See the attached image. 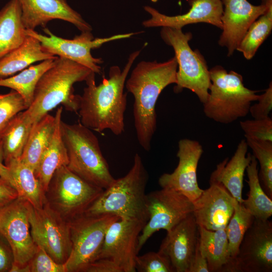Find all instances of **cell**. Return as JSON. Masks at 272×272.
<instances>
[{
	"label": "cell",
	"mask_w": 272,
	"mask_h": 272,
	"mask_svg": "<svg viewBox=\"0 0 272 272\" xmlns=\"http://www.w3.org/2000/svg\"><path fill=\"white\" fill-rule=\"evenodd\" d=\"M141 50L131 53L122 70L117 65L110 67L108 78L97 85L95 73L85 81L86 87L79 95L78 112L80 123L98 132L110 130L119 135L125 130L124 113L127 105L124 88L130 70Z\"/></svg>",
	"instance_id": "6da1fadb"
},
{
	"label": "cell",
	"mask_w": 272,
	"mask_h": 272,
	"mask_svg": "<svg viewBox=\"0 0 272 272\" xmlns=\"http://www.w3.org/2000/svg\"><path fill=\"white\" fill-rule=\"evenodd\" d=\"M178 69L174 56L166 61H142L132 70L125 87L134 97L133 115L138 141L149 151L157 129L156 105L162 91L176 84Z\"/></svg>",
	"instance_id": "7a4b0ae2"
},
{
	"label": "cell",
	"mask_w": 272,
	"mask_h": 272,
	"mask_svg": "<svg viewBox=\"0 0 272 272\" xmlns=\"http://www.w3.org/2000/svg\"><path fill=\"white\" fill-rule=\"evenodd\" d=\"M92 72L80 63L58 57L38 81L31 105L23 111L25 119L33 125L59 104L69 111L78 112L79 95L74 94L73 85L85 81Z\"/></svg>",
	"instance_id": "3957f363"
},
{
	"label": "cell",
	"mask_w": 272,
	"mask_h": 272,
	"mask_svg": "<svg viewBox=\"0 0 272 272\" xmlns=\"http://www.w3.org/2000/svg\"><path fill=\"white\" fill-rule=\"evenodd\" d=\"M148 173L141 156L136 153L133 165L124 176L115 179L85 212L88 215L110 214L120 218L147 222L146 187Z\"/></svg>",
	"instance_id": "277c9868"
},
{
	"label": "cell",
	"mask_w": 272,
	"mask_h": 272,
	"mask_svg": "<svg viewBox=\"0 0 272 272\" xmlns=\"http://www.w3.org/2000/svg\"><path fill=\"white\" fill-rule=\"evenodd\" d=\"M61 130L68 155L67 168L95 186L103 189L110 186L115 179L92 130L80 122L69 124L62 120Z\"/></svg>",
	"instance_id": "5b68a950"
},
{
	"label": "cell",
	"mask_w": 272,
	"mask_h": 272,
	"mask_svg": "<svg viewBox=\"0 0 272 272\" xmlns=\"http://www.w3.org/2000/svg\"><path fill=\"white\" fill-rule=\"evenodd\" d=\"M211 84L207 101L203 104L205 115L217 122L229 124L245 117L259 95L245 87L239 73L228 72L222 66L209 70Z\"/></svg>",
	"instance_id": "8992f818"
},
{
	"label": "cell",
	"mask_w": 272,
	"mask_h": 272,
	"mask_svg": "<svg viewBox=\"0 0 272 272\" xmlns=\"http://www.w3.org/2000/svg\"><path fill=\"white\" fill-rule=\"evenodd\" d=\"M160 36L166 44L173 48L177 60L174 92L179 93L183 89H188L204 104L208 100L211 84L210 72L203 56L198 49L192 50L189 45L192 34L183 33L182 28L164 27Z\"/></svg>",
	"instance_id": "52a82bcc"
},
{
	"label": "cell",
	"mask_w": 272,
	"mask_h": 272,
	"mask_svg": "<svg viewBox=\"0 0 272 272\" xmlns=\"http://www.w3.org/2000/svg\"><path fill=\"white\" fill-rule=\"evenodd\" d=\"M103 190L84 180L64 165L53 174L45 197L50 207L69 222L84 214Z\"/></svg>",
	"instance_id": "ba28073f"
},
{
	"label": "cell",
	"mask_w": 272,
	"mask_h": 272,
	"mask_svg": "<svg viewBox=\"0 0 272 272\" xmlns=\"http://www.w3.org/2000/svg\"><path fill=\"white\" fill-rule=\"evenodd\" d=\"M120 218L106 214H85L69 221L72 251L64 266L66 272H82L89 263L98 259L106 232Z\"/></svg>",
	"instance_id": "9c48e42d"
},
{
	"label": "cell",
	"mask_w": 272,
	"mask_h": 272,
	"mask_svg": "<svg viewBox=\"0 0 272 272\" xmlns=\"http://www.w3.org/2000/svg\"><path fill=\"white\" fill-rule=\"evenodd\" d=\"M43 31L46 35L27 29L25 33L39 40L44 51L76 62L99 74L101 73L100 64L103 63V60L101 58L93 57L92 49L99 48L107 42L128 38L135 34V33H129L95 38L91 31H86L68 39L55 35L46 27L43 28Z\"/></svg>",
	"instance_id": "30bf717a"
},
{
	"label": "cell",
	"mask_w": 272,
	"mask_h": 272,
	"mask_svg": "<svg viewBox=\"0 0 272 272\" xmlns=\"http://www.w3.org/2000/svg\"><path fill=\"white\" fill-rule=\"evenodd\" d=\"M30 232L35 244L57 263L64 264L72 247L69 222L49 205L40 208L28 202Z\"/></svg>",
	"instance_id": "8fae6325"
},
{
	"label": "cell",
	"mask_w": 272,
	"mask_h": 272,
	"mask_svg": "<svg viewBox=\"0 0 272 272\" xmlns=\"http://www.w3.org/2000/svg\"><path fill=\"white\" fill-rule=\"evenodd\" d=\"M145 203L148 219L138 238V253L154 233L161 229L169 231L193 210L187 197L166 188L146 194Z\"/></svg>",
	"instance_id": "7c38bea8"
},
{
	"label": "cell",
	"mask_w": 272,
	"mask_h": 272,
	"mask_svg": "<svg viewBox=\"0 0 272 272\" xmlns=\"http://www.w3.org/2000/svg\"><path fill=\"white\" fill-rule=\"evenodd\" d=\"M0 233L12 249L13 264L28 265L37 248L30 232L28 201L18 197L0 208Z\"/></svg>",
	"instance_id": "4fadbf2b"
},
{
	"label": "cell",
	"mask_w": 272,
	"mask_h": 272,
	"mask_svg": "<svg viewBox=\"0 0 272 272\" xmlns=\"http://www.w3.org/2000/svg\"><path fill=\"white\" fill-rule=\"evenodd\" d=\"M272 271V222L254 219L235 258L233 272Z\"/></svg>",
	"instance_id": "5bb4252c"
},
{
	"label": "cell",
	"mask_w": 272,
	"mask_h": 272,
	"mask_svg": "<svg viewBox=\"0 0 272 272\" xmlns=\"http://www.w3.org/2000/svg\"><path fill=\"white\" fill-rule=\"evenodd\" d=\"M146 221L119 218L109 227L97 259L114 262L122 272H135L138 238Z\"/></svg>",
	"instance_id": "9a60e30c"
},
{
	"label": "cell",
	"mask_w": 272,
	"mask_h": 272,
	"mask_svg": "<svg viewBox=\"0 0 272 272\" xmlns=\"http://www.w3.org/2000/svg\"><path fill=\"white\" fill-rule=\"evenodd\" d=\"M178 147L177 166L173 172L162 174L158 182L162 188L177 191L193 202L203 190L199 187L197 179V168L203 148L198 141L188 139L180 140Z\"/></svg>",
	"instance_id": "2e32d148"
},
{
	"label": "cell",
	"mask_w": 272,
	"mask_h": 272,
	"mask_svg": "<svg viewBox=\"0 0 272 272\" xmlns=\"http://www.w3.org/2000/svg\"><path fill=\"white\" fill-rule=\"evenodd\" d=\"M222 32L218 44L228 49L231 56L251 24L272 6L253 5L247 0H221Z\"/></svg>",
	"instance_id": "e0dca14e"
},
{
	"label": "cell",
	"mask_w": 272,
	"mask_h": 272,
	"mask_svg": "<svg viewBox=\"0 0 272 272\" xmlns=\"http://www.w3.org/2000/svg\"><path fill=\"white\" fill-rule=\"evenodd\" d=\"M234 200L222 184L210 183V187L192 202L198 226L212 231L225 229L234 212Z\"/></svg>",
	"instance_id": "ac0fdd59"
},
{
	"label": "cell",
	"mask_w": 272,
	"mask_h": 272,
	"mask_svg": "<svg viewBox=\"0 0 272 272\" xmlns=\"http://www.w3.org/2000/svg\"><path fill=\"white\" fill-rule=\"evenodd\" d=\"M21 9L23 24L27 30H34L39 26L45 27L52 20L69 22L81 32L92 31V26L66 0H18Z\"/></svg>",
	"instance_id": "d6986e66"
},
{
	"label": "cell",
	"mask_w": 272,
	"mask_h": 272,
	"mask_svg": "<svg viewBox=\"0 0 272 272\" xmlns=\"http://www.w3.org/2000/svg\"><path fill=\"white\" fill-rule=\"evenodd\" d=\"M198 238V226L192 213L167 232L158 251L168 257L175 272H188Z\"/></svg>",
	"instance_id": "ffe728a7"
},
{
	"label": "cell",
	"mask_w": 272,
	"mask_h": 272,
	"mask_svg": "<svg viewBox=\"0 0 272 272\" xmlns=\"http://www.w3.org/2000/svg\"><path fill=\"white\" fill-rule=\"evenodd\" d=\"M190 9L185 14L170 16L150 6L144 7L151 18L142 22L146 28L167 27L182 28L191 24L205 23L222 29L223 6L221 0H187Z\"/></svg>",
	"instance_id": "44dd1931"
},
{
	"label": "cell",
	"mask_w": 272,
	"mask_h": 272,
	"mask_svg": "<svg viewBox=\"0 0 272 272\" xmlns=\"http://www.w3.org/2000/svg\"><path fill=\"white\" fill-rule=\"evenodd\" d=\"M248 149L245 139L241 140L231 159L227 158L218 164L209 180V183L222 184L240 203L244 200L242 194L244 173L252 156L247 153Z\"/></svg>",
	"instance_id": "7402d4cb"
},
{
	"label": "cell",
	"mask_w": 272,
	"mask_h": 272,
	"mask_svg": "<svg viewBox=\"0 0 272 272\" xmlns=\"http://www.w3.org/2000/svg\"><path fill=\"white\" fill-rule=\"evenodd\" d=\"M0 176L8 181L17 191L18 197L33 207L41 208L46 201L45 191L36 177L34 170L20 159L2 166Z\"/></svg>",
	"instance_id": "603a6c76"
},
{
	"label": "cell",
	"mask_w": 272,
	"mask_h": 272,
	"mask_svg": "<svg viewBox=\"0 0 272 272\" xmlns=\"http://www.w3.org/2000/svg\"><path fill=\"white\" fill-rule=\"evenodd\" d=\"M62 110V107L57 109L54 115L55 125L51 138L34 171L45 192L56 170L62 166H67L69 163L67 150L61 130Z\"/></svg>",
	"instance_id": "cb8c5ba5"
},
{
	"label": "cell",
	"mask_w": 272,
	"mask_h": 272,
	"mask_svg": "<svg viewBox=\"0 0 272 272\" xmlns=\"http://www.w3.org/2000/svg\"><path fill=\"white\" fill-rule=\"evenodd\" d=\"M200 251L209 272H230L231 260L225 229L212 231L198 226Z\"/></svg>",
	"instance_id": "d4e9b609"
},
{
	"label": "cell",
	"mask_w": 272,
	"mask_h": 272,
	"mask_svg": "<svg viewBox=\"0 0 272 272\" xmlns=\"http://www.w3.org/2000/svg\"><path fill=\"white\" fill-rule=\"evenodd\" d=\"M58 56L44 51L39 40L27 35L23 43L0 60V79L6 78L21 72L36 62Z\"/></svg>",
	"instance_id": "484cf974"
},
{
	"label": "cell",
	"mask_w": 272,
	"mask_h": 272,
	"mask_svg": "<svg viewBox=\"0 0 272 272\" xmlns=\"http://www.w3.org/2000/svg\"><path fill=\"white\" fill-rule=\"evenodd\" d=\"M18 0H10L0 10V60L20 46L27 35Z\"/></svg>",
	"instance_id": "4316f807"
},
{
	"label": "cell",
	"mask_w": 272,
	"mask_h": 272,
	"mask_svg": "<svg viewBox=\"0 0 272 272\" xmlns=\"http://www.w3.org/2000/svg\"><path fill=\"white\" fill-rule=\"evenodd\" d=\"M55 117L48 113L32 126L20 160L34 171L51 138Z\"/></svg>",
	"instance_id": "83f0119b"
},
{
	"label": "cell",
	"mask_w": 272,
	"mask_h": 272,
	"mask_svg": "<svg viewBox=\"0 0 272 272\" xmlns=\"http://www.w3.org/2000/svg\"><path fill=\"white\" fill-rule=\"evenodd\" d=\"M32 125L25 119L22 111L13 116L0 132L5 165L21 158Z\"/></svg>",
	"instance_id": "f1b7e54d"
},
{
	"label": "cell",
	"mask_w": 272,
	"mask_h": 272,
	"mask_svg": "<svg viewBox=\"0 0 272 272\" xmlns=\"http://www.w3.org/2000/svg\"><path fill=\"white\" fill-rule=\"evenodd\" d=\"M55 60H44L37 64L31 65L17 75L0 79V87L9 88L18 92L23 98L27 109L33 101L38 81L43 74L54 65Z\"/></svg>",
	"instance_id": "f546056e"
},
{
	"label": "cell",
	"mask_w": 272,
	"mask_h": 272,
	"mask_svg": "<svg viewBox=\"0 0 272 272\" xmlns=\"http://www.w3.org/2000/svg\"><path fill=\"white\" fill-rule=\"evenodd\" d=\"M249 186L247 198L242 202L255 219H268L272 215V200L262 188L258 176L257 160L252 156L246 169Z\"/></svg>",
	"instance_id": "4dcf8cb0"
},
{
	"label": "cell",
	"mask_w": 272,
	"mask_h": 272,
	"mask_svg": "<svg viewBox=\"0 0 272 272\" xmlns=\"http://www.w3.org/2000/svg\"><path fill=\"white\" fill-rule=\"evenodd\" d=\"M254 218L242 203L234 200V212L226 228L228 250L231 260L230 272H233L235 258L243 236Z\"/></svg>",
	"instance_id": "1f68e13d"
},
{
	"label": "cell",
	"mask_w": 272,
	"mask_h": 272,
	"mask_svg": "<svg viewBox=\"0 0 272 272\" xmlns=\"http://www.w3.org/2000/svg\"><path fill=\"white\" fill-rule=\"evenodd\" d=\"M271 29L272 6L251 24L236 50L242 53L246 59H251Z\"/></svg>",
	"instance_id": "d6a6232c"
},
{
	"label": "cell",
	"mask_w": 272,
	"mask_h": 272,
	"mask_svg": "<svg viewBox=\"0 0 272 272\" xmlns=\"http://www.w3.org/2000/svg\"><path fill=\"white\" fill-rule=\"evenodd\" d=\"M253 156L258 160L260 165L258 174L260 181L262 182L266 194L272 198V142L255 140L245 138Z\"/></svg>",
	"instance_id": "836d02e7"
},
{
	"label": "cell",
	"mask_w": 272,
	"mask_h": 272,
	"mask_svg": "<svg viewBox=\"0 0 272 272\" xmlns=\"http://www.w3.org/2000/svg\"><path fill=\"white\" fill-rule=\"evenodd\" d=\"M135 268L139 272H175L168 257L159 251L138 255Z\"/></svg>",
	"instance_id": "e575fe53"
},
{
	"label": "cell",
	"mask_w": 272,
	"mask_h": 272,
	"mask_svg": "<svg viewBox=\"0 0 272 272\" xmlns=\"http://www.w3.org/2000/svg\"><path fill=\"white\" fill-rule=\"evenodd\" d=\"M27 109L25 102L16 91L0 95V132L10 120L19 112Z\"/></svg>",
	"instance_id": "d590c367"
},
{
	"label": "cell",
	"mask_w": 272,
	"mask_h": 272,
	"mask_svg": "<svg viewBox=\"0 0 272 272\" xmlns=\"http://www.w3.org/2000/svg\"><path fill=\"white\" fill-rule=\"evenodd\" d=\"M240 125L245 138L272 142V119L269 116L241 121Z\"/></svg>",
	"instance_id": "8d00e7d4"
},
{
	"label": "cell",
	"mask_w": 272,
	"mask_h": 272,
	"mask_svg": "<svg viewBox=\"0 0 272 272\" xmlns=\"http://www.w3.org/2000/svg\"><path fill=\"white\" fill-rule=\"evenodd\" d=\"M30 272H66L64 264L56 262L41 246L28 263Z\"/></svg>",
	"instance_id": "74e56055"
},
{
	"label": "cell",
	"mask_w": 272,
	"mask_h": 272,
	"mask_svg": "<svg viewBox=\"0 0 272 272\" xmlns=\"http://www.w3.org/2000/svg\"><path fill=\"white\" fill-rule=\"evenodd\" d=\"M257 103L251 105L249 113L254 119L267 117L272 109V83L261 95H259Z\"/></svg>",
	"instance_id": "f35d334b"
},
{
	"label": "cell",
	"mask_w": 272,
	"mask_h": 272,
	"mask_svg": "<svg viewBox=\"0 0 272 272\" xmlns=\"http://www.w3.org/2000/svg\"><path fill=\"white\" fill-rule=\"evenodd\" d=\"M14 262L12 249L7 240L0 233V272H10Z\"/></svg>",
	"instance_id": "ab89813d"
},
{
	"label": "cell",
	"mask_w": 272,
	"mask_h": 272,
	"mask_svg": "<svg viewBox=\"0 0 272 272\" xmlns=\"http://www.w3.org/2000/svg\"><path fill=\"white\" fill-rule=\"evenodd\" d=\"M82 272H122L113 261L102 258L96 260L87 265Z\"/></svg>",
	"instance_id": "60d3db41"
},
{
	"label": "cell",
	"mask_w": 272,
	"mask_h": 272,
	"mask_svg": "<svg viewBox=\"0 0 272 272\" xmlns=\"http://www.w3.org/2000/svg\"><path fill=\"white\" fill-rule=\"evenodd\" d=\"M18 197V193L14 187L0 176V208Z\"/></svg>",
	"instance_id": "b9f144b4"
},
{
	"label": "cell",
	"mask_w": 272,
	"mask_h": 272,
	"mask_svg": "<svg viewBox=\"0 0 272 272\" xmlns=\"http://www.w3.org/2000/svg\"><path fill=\"white\" fill-rule=\"evenodd\" d=\"M188 272H209L207 261L200 251L198 242L191 260Z\"/></svg>",
	"instance_id": "7bdbcfd3"
},
{
	"label": "cell",
	"mask_w": 272,
	"mask_h": 272,
	"mask_svg": "<svg viewBox=\"0 0 272 272\" xmlns=\"http://www.w3.org/2000/svg\"><path fill=\"white\" fill-rule=\"evenodd\" d=\"M4 153L2 142L0 141V170L2 166L4 164Z\"/></svg>",
	"instance_id": "ee69618b"
},
{
	"label": "cell",
	"mask_w": 272,
	"mask_h": 272,
	"mask_svg": "<svg viewBox=\"0 0 272 272\" xmlns=\"http://www.w3.org/2000/svg\"><path fill=\"white\" fill-rule=\"evenodd\" d=\"M261 4L265 5H272V0H260Z\"/></svg>",
	"instance_id": "f6af8a7d"
},
{
	"label": "cell",
	"mask_w": 272,
	"mask_h": 272,
	"mask_svg": "<svg viewBox=\"0 0 272 272\" xmlns=\"http://www.w3.org/2000/svg\"><path fill=\"white\" fill-rule=\"evenodd\" d=\"M153 2H156L158 0H151Z\"/></svg>",
	"instance_id": "bcb514c9"
}]
</instances>
